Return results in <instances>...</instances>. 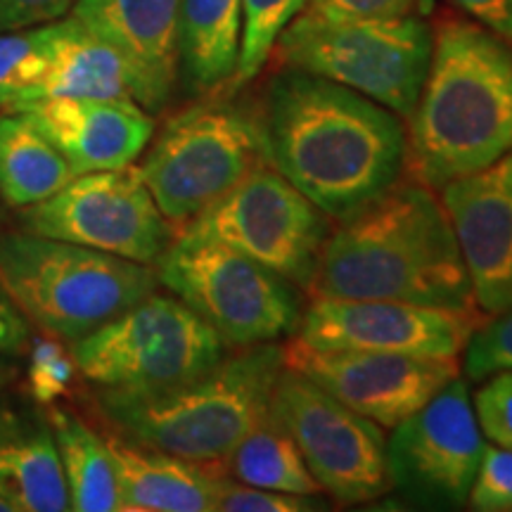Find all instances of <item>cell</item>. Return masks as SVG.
I'll return each mask as SVG.
<instances>
[{
  "instance_id": "obj_22",
  "label": "cell",
  "mask_w": 512,
  "mask_h": 512,
  "mask_svg": "<svg viewBox=\"0 0 512 512\" xmlns=\"http://www.w3.org/2000/svg\"><path fill=\"white\" fill-rule=\"evenodd\" d=\"M242 0L178 3V72L192 93H211L238 72Z\"/></svg>"
},
{
  "instance_id": "obj_35",
  "label": "cell",
  "mask_w": 512,
  "mask_h": 512,
  "mask_svg": "<svg viewBox=\"0 0 512 512\" xmlns=\"http://www.w3.org/2000/svg\"><path fill=\"white\" fill-rule=\"evenodd\" d=\"M31 335L27 318L5 285L0 283V356H19L29 349Z\"/></svg>"
},
{
  "instance_id": "obj_34",
  "label": "cell",
  "mask_w": 512,
  "mask_h": 512,
  "mask_svg": "<svg viewBox=\"0 0 512 512\" xmlns=\"http://www.w3.org/2000/svg\"><path fill=\"white\" fill-rule=\"evenodd\" d=\"M76 0H0V34L50 24L67 15Z\"/></svg>"
},
{
  "instance_id": "obj_36",
  "label": "cell",
  "mask_w": 512,
  "mask_h": 512,
  "mask_svg": "<svg viewBox=\"0 0 512 512\" xmlns=\"http://www.w3.org/2000/svg\"><path fill=\"white\" fill-rule=\"evenodd\" d=\"M451 3L512 46V0H451Z\"/></svg>"
},
{
  "instance_id": "obj_10",
  "label": "cell",
  "mask_w": 512,
  "mask_h": 512,
  "mask_svg": "<svg viewBox=\"0 0 512 512\" xmlns=\"http://www.w3.org/2000/svg\"><path fill=\"white\" fill-rule=\"evenodd\" d=\"M332 233L330 216L278 174L259 164L221 200L183 228L185 238L216 240L311 290Z\"/></svg>"
},
{
  "instance_id": "obj_3",
  "label": "cell",
  "mask_w": 512,
  "mask_h": 512,
  "mask_svg": "<svg viewBox=\"0 0 512 512\" xmlns=\"http://www.w3.org/2000/svg\"><path fill=\"white\" fill-rule=\"evenodd\" d=\"M512 150V46L470 19L432 29V57L408 117L406 169L437 192Z\"/></svg>"
},
{
  "instance_id": "obj_15",
  "label": "cell",
  "mask_w": 512,
  "mask_h": 512,
  "mask_svg": "<svg viewBox=\"0 0 512 512\" xmlns=\"http://www.w3.org/2000/svg\"><path fill=\"white\" fill-rule=\"evenodd\" d=\"M285 366L389 430L420 411L434 394L460 375L458 358L313 349L297 339L285 347Z\"/></svg>"
},
{
  "instance_id": "obj_6",
  "label": "cell",
  "mask_w": 512,
  "mask_h": 512,
  "mask_svg": "<svg viewBox=\"0 0 512 512\" xmlns=\"http://www.w3.org/2000/svg\"><path fill=\"white\" fill-rule=\"evenodd\" d=\"M285 67L366 95L399 117H411L432 57L425 17L335 19L302 10L275 41Z\"/></svg>"
},
{
  "instance_id": "obj_24",
  "label": "cell",
  "mask_w": 512,
  "mask_h": 512,
  "mask_svg": "<svg viewBox=\"0 0 512 512\" xmlns=\"http://www.w3.org/2000/svg\"><path fill=\"white\" fill-rule=\"evenodd\" d=\"M48 420L60 453L69 510H121L119 479L105 437L93 432L79 415L64 408H53Z\"/></svg>"
},
{
  "instance_id": "obj_14",
  "label": "cell",
  "mask_w": 512,
  "mask_h": 512,
  "mask_svg": "<svg viewBox=\"0 0 512 512\" xmlns=\"http://www.w3.org/2000/svg\"><path fill=\"white\" fill-rule=\"evenodd\" d=\"M484 313H465L394 299L313 297L299 325V344L313 349L392 351L458 358Z\"/></svg>"
},
{
  "instance_id": "obj_1",
  "label": "cell",
  "mask_w": 512,
  "mask_h": 512,
  "mask_svg": "<svg viewBox=\"0 0 512 512\" xmlns=\"http://www.w3.org/2000/svg\"><path fill=\"white\" fill-rule=\"evenodd\" d=\"M256 117L264 162L330 219H347L406 171L399 114L316 74H275Z\"/></svg>"
},
{
  "instance_id": "obj_11",
  "label": "cell",
  "mask_w": 512,
  "mask_h": 512,
  "mask_svg": "<svg viewBox=\"0 0 512 512\" xmlns=\"http://www.w3.org/2000/svg\"><path fill=\"white\" fill-rule=\"evenodd\" d=\"M271 411L292 434L323 494L337 503H368L394 489L382 427L309 377L285 366Z\"/></svg>"
},
{
  "instance_id": "obj_30",
  "label": "cell",
  "mask_w": 512,
  "mask_h": 512,
  "mask_svg": "<svg viewBox=\"0 0 512 512\" xmlns=\"http://www.w3.org/2000/svg\"><path fill=\"white\" fill-rule=\"evenodd\" d=\"M467 508L477 512H510L512 510V448L484 446L477 477L472 482Z\"/></svg>"
},
{
  "instance_id": "obj_27",
  "label": "cell",
  "mask_w": 512,
  "mask_h": 512,
  "mask_svg": "<svg viewBox=\"0 0 512 512\" xmlns=\"http://www.w3.org/2000/svg\"><path fill=\"white\" fill-rule=\"evenodd\" d=\"M50 24L0 34V107L36 86L48 67Z\"/></svg>"
},
{
  "instance_id": "obj_4",
  "label": "cell",
  "mask_w": 512,
  "mask_h": 512,
  "mask_svg": "<svg viewBox=\"0 0 512 512\" xmlns=\"http://www.w3.org/2000/svg\"><path fill=\"white\" fill-rule=\"evenodd\" d=\"M283 368V344H254L223 356L209 373L159 392L100 389L98 408L128 441L192 463H223L271 408Z\"/></svg>"
},
{
  "instance_id": "obj_26",
  "label": "cell",
  "mask_w": 512,
  "mask_h": 512,
  "mask_svg": "<svg viewBox=\"0 0 512 512\" xmlns=\"http://www.w3.org/2000/svg\"><path fill=\"white\" fill-rule=\"evenodd\" d=\"M309 0H242V41L235 83L252 81L271 57L275 41Z\"/></svg>"
},
{
  "instance_id": "obj_32",
  "label": "cell",
  "mask_w": 512,
  "mask_h": 512,
  "mask_svg": "<svg viewBox=\"0 0 512 512\" xmlns=\"http://www.w3.org/2000/svg\"><path fill=\"white\" fill-rule=\"evenodd\" d=\"M76 370L74 356L60 344L36 342L29 358V389L36 403H53L69 387Z\"/></svg>"
},
{
  "instance_id": "obj_9",
  "label": "cell",
  "mask_w": 512,
  "mask_h": 512,
  "mask_svg": "<svg viewBox=\"0 0 512 512\" xmlns=\"http://www.w3.org/2000/svg\"><path fill=\"white\" fill-rule=\"evenodd\" d=\"M259 164L256 110L209 100L166 121L138 169L166 221L188 226Z\"/></svg>"
},
{
  "instance_id": "obj_2",
  "label": "cell",
  "mask_w": 512,
  "mask_h": 512,
  "mask_svg": "<svg viewBox=\"0 0 512 512\" xmlns=\"http://www.w3.org/2000/svg\"><path fill=\"white\" fill-rule=\"evenodd\" d=\"M311 292L482 313L441 200L413 178L332 228Z\"/></svg>"
},
{
  "instance_id": "obj_28",
  "label": "cell",
  "mask_w": 512,
  "mask_h": 512,
  "mask_svg": "<svg viewBox=\"0 0 512 512\" xmlns=\"http://www.w3.org/2000/svg\"><path fill=\"white\" fill-rule=\"evenodd\" d=\"M211 467H214V508H211L214 512H313L330 508L323 494L304 496L261 489L226 475L219 463H211Z\"/></svg>"
},
{
  "instance_id": "obj_19",
  "label": "cell",
  "mask_w": 512,
  "mask_h": 512,
  "mask_svg": "<svg viewBox=\"0 0 512 512\" xmlns=\"http://www.w3.org/2000/svg\"><path fill=\"white\" fill-rule=\"evenodd\" d=\"M0 501L12 512L69 510L50 420L22 403H0Z\"/></svg>"
},
{
  "instance_id": "obj_7",
  "label": "cell",
  "mask_w": 512,
  "mask_h": 512,
  "mask_svg": "<svg viewBox=\"0 0 512 512\" xmlns=\"http://www.w3.org/2000/svg\"><path fill=\"white\" fill-rule=\"evenodd\" d=\"M166 290L200 316L226 347H254L297 335L299 287L216 240L176 238L155 264Z\"/></svg>"
},
{
  "instance_id": "obj_23",
  "label": "cell",
  "mask_w": 512,
  "mask_h": 512,
  "mask_svg": "<svg viewBox=\"0 0 512 512\" xmlns=\"http://www.w3.org/2000/svg\"><path fill=\"white\" fill-rule=\"evenodd\" d=\"M72 178V164L27 114L0 117V197L10 207L48 200Z\"/></svg>"
},
{
  "instance_id": "obj_31",
  "label": "cell",
  "mask_w": 512,
  "mask_h": 512,
  "mask_svg": "<svg viewBox=\"0 0 512 512\" xmlns=\"http://www.w3.org/2000/svg\"><path fill=\"white\" fill-rule=\"evenodd\" d=\"M472 403L484 437L491 444L512 448V370L486 377Z\"/></svg>"
},
{
  "instance_id": "obj_38",
  "label": "cell",
  "mask_w": 512,
  "mask_h": 512,
  "mask_svg": "<svg viewBox=\"0 0 512 512\" xmlns=\"http://www.w3.org/2000/svg\"><path fill=\"white\" fill-rule=\"evenodd\" d=\"M0 512H12V510H10V505L5 503V501H0Z\"/></svg>"
},
{
  "instance_id": "obj_16",
  "label": "cell",
  "mask_w": 512,
  "mask_h": 512,
  "mask_svg": "<svg viewBox=\"0 0 512 512\" xmlns=\"http://www.w3.org/2000/svg\"><path fill=\"white\" fill-rule=\"evenodd\" d=\"M437 192L477 309L484 316L512 309V150Z\"/></svg>"
},
{
  "instance_id": "obj_12",
  "label": "cell",
  "mask_w": 512,
  "mask_h": 512,
  "mask_svg": "<svg viewBox=\"0 0 512 512\" xmlns=\"http://www.w3.org/2000/svg\"><path fill=\"white\" fill-rule=\"evenodd\" d=\"M22 226L147 266H155L174 242L169 221L133 164L79 174L53 197L24 207Z\"/></svg>"
},
{
  "instance_id": "obj_25",
  "label": "cell",
  "mask_w": 512,
  "mask_h": 512,
  "mask_svg": "<svg viewBox=\"0 0 512 512\" xmlns=\"http://www.w3.org/2000/svg\"><path fill=\"white\" fill-rule=\"evenodd\" d=\"M219 465L226 475L242 484L287 491V494H323L304 463L302 451L294 444L292 434L271 408Z\"/></svg>"
},
{
  "instance_id": "obj_21",
  "label": "cell",
  "mask_w": 512,
  "mask_h": 512,
  "mask_svg": "<svg viewBox=\"0 0 512 512\" xmlns=\"http://www.w3.org/2000/svg\"><path fill=\"white\" fill-rule=\"evenodd\" d=\"M131 98L121 57L74 15L50 22L48 67L36 86L17 95L5 110L24 112L43 100Z\"/></svg>"
},
{
  "instance_id": "obj_13",
  "label": "cell",
  "mask_w": 512,
  "mask_h": 512,
  "mask_svg": "<svg viewBox=\"0 0 512 512\" xmlns=\"http://www.w3.org/2000/svg\"><path fill=\"white\" fill-rule=\"evenodd\" d=\"M387 465L392 486L418 508H463L484 453V434L463 377L392 427Z\"/></svg>"
},
{
  "instance_id": "obj_20",
  "label": "cell",
  "mask_w": 512,
  "mask_h": 512,
  "mask_svg": "<svg viewBox=\"0 0 512 512\" xmlns=\"http://www.w3.org/2000/svg\"><path fill=\"white\" fill-rule=\"evenodd\" d=\"M119 479L121 510L133 512H211L214 467L171 456L157 448L107 434Z\"/></svg>"
},
{
  "instance_id": "obj_8",
  "label": "cell",
  "mask_w": 512,
  "mask_h": 512,
  "mask_svg": "<svg viewBox=\"0 0 512 512\" xmlns=\"http://www.w3.org/2000/svg\"><path fill=\"white\" fill-rule=\"evenodd\" d=\"M226 349L181 299L152 292L74 342L72 356L79 373L100 389L159 392L209 373Z\"/></svg>"
},
{
  "instance_id": "obj_5",
  "label": "cell",
  "mask_w": 512,
  "mask_h": 512,
  "mask_svg": "<svg viewBox=\"0 0 512 512\" xmlns=\"http://www.w3.org/2000/svg\"><path fill=\"white\" fill-rule=\"evenodd\" d=\"M0 283L48 335L79 342L157 290L155 266L36 233L0 235Z\"/></svg>"
},
{
  "instance_id": "obj_18",
  "label": "cell",
  "mask_w": 512,
  "mask_h": 512,
  "mask_svg": "<svg viewBox=\"0 0 512 512\" xmlns=\"http://www.w3.org/2000/svg\"><path fill=\"white\" fill-rule=\"evenodd\" d=\"M24 114L53 140L76 176L133 164L155 133L150 112L133 98L43 100Z\"/></svg>"
},
{
  "instance_id": "obj_29",
  "label": "cell",
  "mask_w": 512,
  "mask_h": 512,
  "mask_svg": "<svg viewBox=\"0 0 512 512\" xmlns=\"http://www.w3.org/2000/svg\"><path fill=\"white\" fill-rule=\"evenodd\" d=\"M463 354V373L475 382L512 370V309L484 320L467 339Z\"/></svg>"
},
{
  "instance_id": "obj_33",
  "label": "cell",
  "mask_w": 512,
  "mask_h": 512,
  "mask_svg": "<svg viewBox=\"0 0 512 512\" xmlns=\"http://www.w3.org/2000/svg\"><path fill=\"white\" fill-rule=\"evenodd\" d=\"M311 10L335 19L427 17L434 0H311Z\"/></svg>"
},
{
  "instance_id": "obj_37",
  "label": "cell",
  "mask_w": 512,
  "mask_h": 512,
  "mask_svg": "<svg viewBox=\"0 0 512 512\" xmlns=\"http://www.w3.org/2000/svg\"><path fill=\"white\" fill-rule=\"evenodd\" d=\"M12 375H15V368H12V363L3 361V358H0V389H3L5 384L12 380Z\"/></svg>"
},
{
  "instance_id": "obj_17",
  "label": "cell",
  "mask_w": 512,
  "mask_h": 512,
  "mask_svg": "<svg viewBox=\"0 0 512 512\" xmlns=\"http://www.w3.org/2000/svg\"><path fill=\"white\" fill-rule=\"evenodd\" d=\"M181 0H76L74 17L124 62L131 98L164 110L178 79Z\"/></svg>"
}]
</instances>
